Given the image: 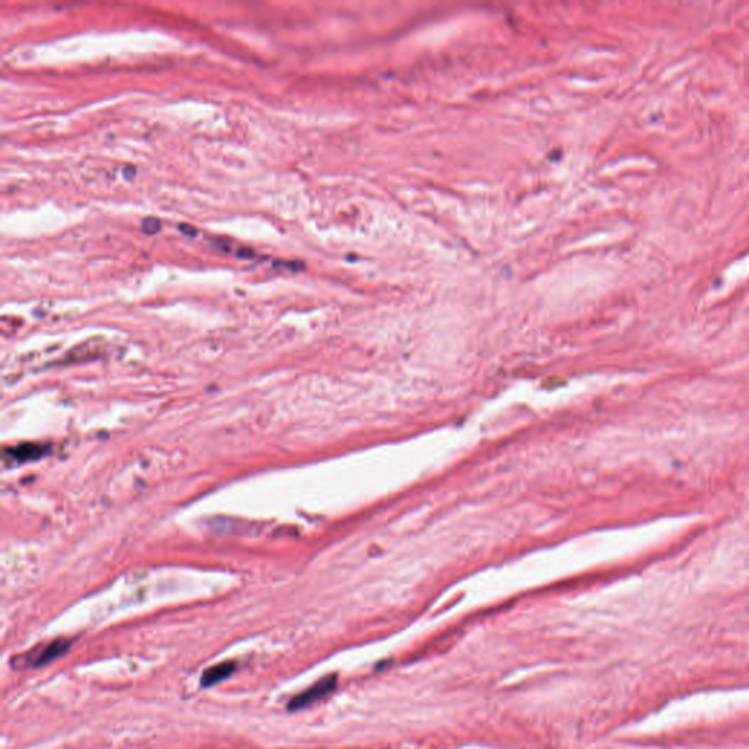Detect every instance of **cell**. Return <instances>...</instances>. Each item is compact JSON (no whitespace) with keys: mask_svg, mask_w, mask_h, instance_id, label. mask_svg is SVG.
Wrapping results in <instances>:
<instances>
[{"mask_svg":"<svg viewBox=\"0 0 749 749\" xmlns=\"http://www.w3.org/2000/svg\"><path fill=\"white\" fill-rule=\"evenodd\" d=\"M179 229H180L186 236H192V237H194V236L198 234V230H196L194 226H191V224H180Z\"/></svg>","mask_w":749,"mask_h":749,"instance_id":"obj_7","label":"cell"},{"mask_svg":"<svg viewBox=\"0 0 749 749\" xmlns=\"http://www.w3.org/2000/svg\"><path fill=\"white\" fill-rule=\"evenodd\" d=\"M44 454V447L39 444H22L20 447H15L5 451V463H16L22 464L28 461H34L39 459Z\"/></svg>","mask_w":749,"mask_h":749,"instance_id":"obj_3","label":"cell"},{"mask_svg":"<svg viewBox=\"0 0 749 749\" xmlns=\"http://www.w3.org/2000/svg\"><path fill=\"white\" fill-rule=\"evenodd\" d=\"M237 669V665L236 661H223V663H218V665L212 666V668H208L205 672L202 673L201 676V685L203 688H210V687H214L217 685L218 682H221V680L227 679L229 676H231Z\"/></svg>","mask_w":749,"mask_h":749,"instance_id":"obj_4","label":"cell"},{"mask_svg":"<svg viewBox=\"0 0 749 749\" xmlns=\"http://www.w3.org/2000/svg\"><path fill=\"white\" fill-rule=\"evenodd\" d=\"M337 687V676L331 675V676H325L322 677L320 680H318L316 684H313L311 688H308L306 691H303L302 694L296 695L295 698H292L290 703H288V710L290 711H297V710H303L306 707H309L315 703H318L319 700H323L328 694H331Z\"/></svg>","mask_w":749,"mask_h":749,"instance_id":"obj_2","label":"cell"},{"mask_svg":"<svg viewBox=\"0 0 749 749\" xmlns=\"http://www.w3.org/2000/svg\"><path fill=\"white\" fill-rule=\"evenodd\" d=\"M123 173H125V177H133V175H135V167H132V166L125 167V168H123Z\"/></svg>","mask_w":749,"mask_h":749,"instance_id":"obj_8","label":"cell"},{"mask_svg":"<svg viewBox=\"0 0 749 749\" xmlns=\"http://www.w3.org/2000/svg\"><path fill=\"white\" fill-rule=\"evenodd\" d=\"M141 230L145 233V234H157L160 230H161V221L158 218H154V217H148L142 221V226H141Z\"/></svg>","mask_w":749,"mask_h":749,"instance_id":"obj_5","label":"cell"},{"mask_svg":"<svg viewBox=\"0 0 749 749\" xmlns=\"http://www.w3.org/2000/svg\"><path fill=\"white\" fill-rule=\"evenodd\" d=\"M236 255H237V258H241V259H252L255 257V252L249 248H241V249H237Z\"/></svg>","mask_w":749,"mask_h":749,"instance_id":"obj_6","label":"cell"},{"mask_svg":"<svg viewBox=\"0 0 749 749\" xmlns=\"http://www.w3.org/2000/svg\"><path fill=\"white\" fill-rule=\"evenodd\" d=\"M69 647H71L69 640H65V638L55 640L43 647H39V649L31 650L27 654H22L20 657L21 666L41 668L44 665H48V663H52L53 660L66 654L67 650H69Z\"/></svg>","mask_w":749,"mask_h":749,"instance_id":"obj_1","label":"cell"}]
</instances>
